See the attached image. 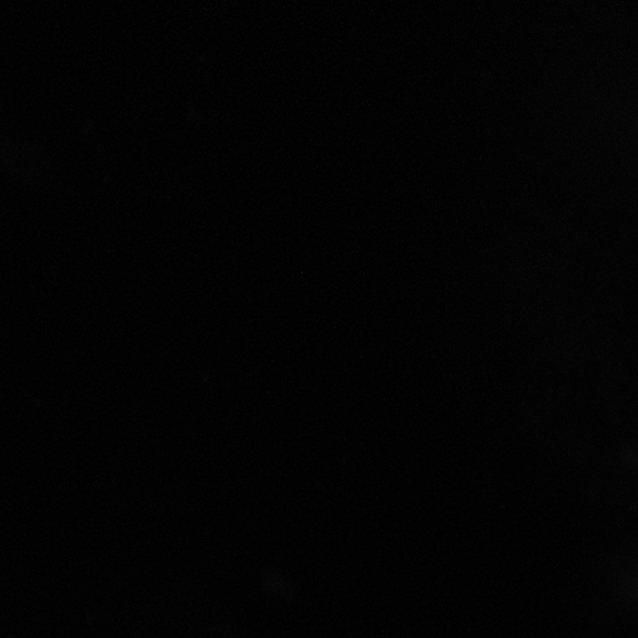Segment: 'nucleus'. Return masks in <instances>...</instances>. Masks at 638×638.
Returning <instances> with one entry per match:
<instances>
[]
</instances>
